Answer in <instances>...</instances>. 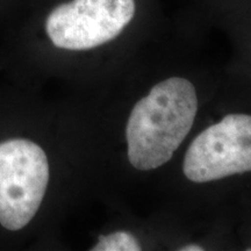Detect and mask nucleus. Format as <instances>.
<instances>
[{"mask_svg":"<svg viewBox=\"0 0 251 251\" xmlns=\"http://www.w3.org/2000/svg\"><path fill=\"white\" fill-rule=\"evenodd\" d=\"M192 81L170 77L151 87L131 109L127 126L128 161L139 171L166 164L192 129L198 113Z\"/></svg>","mask_w":251,"mask_h":251,"instance_id":"1","label":"nucleus"},{"mask_svg":"<svg viewBox=\"0 0 251 251\" xmlns=\"http://www.w3.org/2000/svg\"><path fill=\"white\" fill-rule=\"evenodd\" d=\"M48 183V158L39 144L25 139L0 143V225L12 231L26 227Z\"/></svg>","mask_w":251,"mask_h":251,"instance_id":"2","label":"nucleus"},{"mask_svg":"<svg viewBox=\"0 0 251 251\" xmlns=\"http://www.w3.org/2000/svg\"><path fill=\"white\" fill-rule=\"evenodd\" d=\"M183 172L197 184L251 172V115L228 114L203 129L185 153Z\"/></svg>","mask_w":251,"mask_h":251,"instance_id":"3","label":"nucleus"},{"mask_svg":"<svg viewBox=\"0 0 251 251\" xmlns=\"http://www.w3.org/2000/svg\"><path fill=\"white\" fill-rule=\"evenodd\" d=\"M135 15V0H72L48 15L46 30L55 47L89 50L117 39Z\"/></svg>","mask_w":251,"mask_h":251,"instance_id":"4","label":"nucleus"},{"mask_svg":"<svg viewBox=\"0 0 251 251\" xmlns=\"http://www.w3.org/2000/svg\"><path fill=\"white\" fill-rule=\"evenodd\" d=\"M93 251H139L141 244L133 234L128 231H114L105 236H100Z\"/></svg>","mask_w":251,"mask_h":251,"instance_id":"5","label":"nucleus"},{"mask_svg":"<svg viewBox=\"0 0 251 251\" xmlns=\"http://www.w3.org/2000/svg\"><path fill=\"white\" fill-rule=\"evenodd\" d=\"M181 251H201L203 248H201L198 244H188V246H185L184 248H180Z\"/></svg>","mask_w":251,"mask_h":251,"instance_id":"6","label":"nucleus"}]
</instances>
